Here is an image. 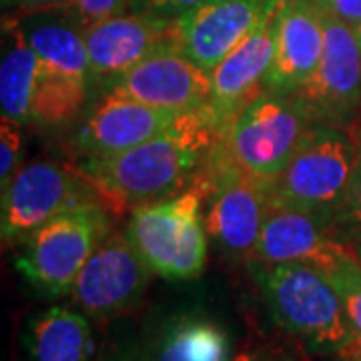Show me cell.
<instances>
[{"mask_svg": "<svg viewBox=\"0 0 361 361\" xmlns=\"http://www.w3.org/2000/svg\"><path fill=\"white\" fill-rule=\"evenodd\" d=\"M211 109L180 113L157 137L111 155H85L77 167L111 213H127L185 191L201 173L217 139Z\"/></svg>", "mask_w": 361, "mask_h": 361, "instance_id": "6da1fadb", "label": "cell"}, {"mask_svg": "<svg viewBox=\"0 0 361 361\" xmlns=\"http://www.w3.org/2000/svg\"><path fill=\"white\" fill-rule=\"evenodd\" d=\"M249 269L273 319L285 331L337 355L357 339L336 285L319 265L249 259Z\"/></svg>", "mask_w": 361, "mask_h": 361, "instance_id": "7a4b0ae2", "label": "cell"}, {"mask_svg": "<svg viewBox=\"0 0 361 361\" xmlns=\"http://www.w3.org/2000/svg\"><path fill=\"white\" fill-rule=\"evenodd\" d=\"M203 203L205 180L199 173L179 195L130 211L127 237L151 273L167 281H193L205 271L209 233L201 217Z\"/></svg>", "mask_w": 361, "mask_h": 361, "instance_id": "3957f363", "label": "cell"}, {"mask_svg": "<svg viewBox=\"0 0 361 361\" xmlns=\"http://www.w3.org/2000/svg\"><path fill=\"white\" fill-rule=\"evenodd\" d=\"M355 165L349 129L313 123L287 167L269 183L273 201L301 207L339 225Z\"/></svg>", "mask_w": 361, "mask_h": 361, "instance_id": "277c9868", "label": "cell"}, {"mask_svg": "<svg viewBox=\"0 0 361 361\" xmlns=\"http://www.w3.org/2000/svg\"><path fill=\"white\" fill-rule=\"evenodd\" d=\"M109 233L111 211L103 203L80 205L32 233L14 265L26 283L42 295H71L80 269Z\"/></svg>", "mask_w": 361, "mask_h": 361, "instance_id": "5b68a950", "label": "cell"}, {"mask_svg": "<svg viewBox=\"0 0 361 361\" xmlns=\"http://www.w3.org/2000/svg\"><path fill=\"white\" fill-rule=\"evenodd\" d=\"M311 125L301 94L261 90L217 137L247 173L271 183L287 167Z\"/></svg>", "mask_w": 361, "mask_h": 361, "instance_id": "8992f818", "label": "cell"}, {"mask_svg": "<svg viewBox=\"0 0 361 361\" xmlns=\"http://www.w3.org/2000/svg\"><path fill=\"white\" fill-rule=\"evenodd\" d=\"M201 173L209 237L229 255L251 257L271 205L269 183L247 173L219 137Z\"/></svg>", "mask_w": 361, "mask_h": 361, "instance_id": "52a82bcc", "label": "cell"}, {"mask_svg": "<svg viewBox=\"0 0 361 361\" xmlns=\"http://www.w3.org/2000/svg\"><path fill=\"white\" fill-rule=\"evenodd\" d=\"M90 203L104 205L97 187L77 165L66 167L51 161L25 165L2 189V241L25 243L44 223L65 211Z\"/></svg>", "mask_w": 361, "mask_h": 361, "instance_id": "ba28073f", "label": "cell"}, {"mask_svg": "<svg viewBox=\"0 0 361 361\" xmlns=\"http://www.w3.org/2000/svg\"><path fill=\"white\" fill-rule=\"evenodd\" d=\"M323 52L310 82L299 90L313 123L348 129L361 104V49L353 25L323 13Z\"/></svg>", "mask_w": 361, "mask_h": 361, "instance_id": "9c48e42d", "label": "cell"}, {"mask_svg": "<svg viewBox=\"0 0 361 361\" xmlns=\"http://www.w3.org/2000/svg\"><path fill=\"white\" fill-rule=\"evenodd\" d=\"M151 269L129 241L127 233L111 231L92 251L71 291L82 313L94 319H113L130 311L149 283Z\"/></svg>", "mask_w": 361, "mask_h": 361, "instance_id": "30bf717a", "label": "cell"}, {"mask_svg": "<svg viewBox=\"0 0 361 361\" xmlns=\"http://www.w3.org/2000/svg\"><path fill=\"white\" fill-rule=\"evenodd\" d=\"M279 4L281 0H205L173 20V42L211 73Z\"/></svg>", "mask_w": 361, "mask_h": 361, "instance_id": "8fae6325", "label": "cell"}, {"mask_svg": "<svg viewBox=\"0 0 361 361\" xmlns=\"http://www.w3.org/2000/svg\"><path fill=\"white\" fill-rule=\"evenodd\" d=\"M173 40V20L129 11L85 26L90 66V103L145 56Z\"/></svg>", "mask_w": 361, "mask_h": 361, "instance_id": "7c38bea8", "label": "cell"}, {"mask_svg": "<svg viewBox=\"0 0 361 361\" xmlns=\"http://www.w3.org/2000/svg\"><path fill=\"white\" fill-rule=\"evenodd\" d=\"M111 89L157 109L189 113L211 103V73L171 40L127 71Z\"/></svg>", "mask_w": 361, "mask_h": 361, "instance_id": "4fadbf2b", "label": "cell"}, {"mask_svg": "<svg viewBox=\"0 0 361 361\" xmlns=\"http://www.w3.org/2000/svg\"><path fill=\"white\" fill-rule=\"evenodd\" d=\"M348 245L337 223L307 209L271 199L267 217L249 259L261 263L305 261L327 269Z\"/></svg>", "mask_w": 361, "mask_h": 361, "instance_id": "5bb4252c", "label": "cell"}, {"mask_svg": "<svg viewBox=\"0 0 361 361\" xmlns=\"http://www.w3.org/2000/svg\"><path fill=\"white\" fill-rule=\"evenodd\" d=\"M179 115L139 103L111 89L90 103L77 130L75 147L80 157L127 151L157 137Z\"/></svg>", "mask_w": 361, "mask_h": 361, "instance_id": "9a60e30c", "label": "cell"}, {"mask_svg": "<svg viewBox=\"0 0 361 361\" xmlns=\"http://www.w3.org/2000/svg\"><path fill=\"white\" fill-rule=\"evenodd\" d=\"M323 52L322 11L313 0H281L275 13V54L263 89L295 94L310 82Z\"/></svg>", "mask_w": 361, "mask_h": 361, "instance_id": "2e32d148", "label": "cell"}, {"mask_svg": "<svg viewBox=\"0 0 361 361\" xmlns=\"http://www.w3.org/2000/svg\"><path fill=\"white\" fill-rule=\"evenodd\" d=\"M277 13V11H275ZM275 13L211 71L209 109L223 130L263 89L275 54Z\"/></svg>", "mask_w": 361, "mask_h": 361, "instance_id": "e0dca14e", "label": "cell"}, {"mask_svg": "<svg viewBox=\"0 0 361 361\" xmlns=\"http://www.w3.org/2000/svg\"><path fill=\"white\" fill-rule=\"evenodd\" d=\"M25 39L39 56L47 73L75 78L90 89V66L85 26L68 6L16 14Z\"/></svg>", "mask_w": 361, "mask_h": 361, "instance_id": "ac0fdd59", "label": "cell"}, {"mask_svg": "<svg viewBox=\"0 0 361 361\" xmlns=\"http://www.w3.org/2000/svg\"><path fill=\"white\" fill-rule=\"evenodd\" d=\"M39 56L25 39L16 16L2 20L0 106L2 118L25 127L30 123V104L40 77Z\"/></svg>", "mask_w": 361, "mask_h": 361, "instance_id": "d6986e66", "label": "cell"}, {"mask_svg": "<svg viewBox=\"0 0 361 361\" xmlns=\"http://www.w3.org/2000/svg\"><path fill=\"white\" fill-rule=\"evenodd\" d=\"M25 345L30 361H89L92 329L82 311L54 305L30 319Z\"/></svg>", "mask_w": 361, "mask_h": 361, "instance_id": "ffe728a7", "label": "cell"}, {"mask_svg": "<svg viewBox=\"0 0 361 361\" xmlns=\"http://www.w3.org/2000/svg\"><path fill=\"white\" fill-rule=\"evenodd\" d=\"M225 329L197 313L171 317L145 361H231Z\"/></svg>", "mask_w": 361, "mask_h": 361, "instance_id": "44dd1931", "label": "cell"}, {"mask_svg": "<svg viewBox=\"0 0 361 361\" xmlns=\"http://www.w3.org/2000/svg\"><path fill=\"white\" fill-rule=\"evenodd\" d=\"M89 106V85L63 75L40 71L30 104V123L44 129H59L71 125Z\"/></svg>", "mask_w": 361, "mask_h": 361, "instance_id": "7402d4cb", "label": "cell"}, {"mask_svg": "<svg viewBox=\"0 0 361 361\" xmlns=\"http://www.w3.org/2000/svg\"><path fill=\"white\" fill-rule=\"evenodd\" d=\"M325 273L336 285L337 293L343 301V307L348 311L349 322L355 329V336L361 339V261L353 253L351 245L345 247L329 263Z\"/></svg>", "mask_w": 361, "mask_h": 361, "instance_id": "603a6c76", "label": "cell"}, {"mask_svg": "<svg viewBox=\"0 0 361 361\" xmlns=\"http://www.w3.org/2000/svg\"><path fill=\"white\" fill-rule=\"evenodd\" d=\"M348 129L355 142V165H353V175L349 183L345 209L339 221V229H341L343 239L348 243H353L361 239V123L353 121Z\"/></svg>", "mask_w": 361, "mask_h": 361, "instance_id": "cb8c5ba5", "label": "cell"}, {"mask_svg": "<svg viewBox=\"0 0 361 361\" xmlns=\"http://www.w3.org/2000/svg\"><path fill=\"white\" fill-rule=\"evenodd\" d=\"M20 151H23V135L20 125L8 118L0 123V185L2 189L11 183L18 165H20Z\"/></svg>", "mask_w": 361, "mask_h": 361, "instance_id": "d4e9b609", "label": "cell"}, {"mask_svg": "<svg viewBox=\"0 0 361 361\" xmlns=\"http://www.w3.org/2000/svg\"><path fill=\"white\" fill-rule=\"evenodd\" d=\"M135 2L137 0H71V4L66 6L77 16L80 25L89 26L116 14L129 13L135 8Z\"/></svg>", "mask_w": 361, "mask_h": 361, "instance_id": "484cf974", "label": "cell"}, {"mask_svg": "<svg viewBox=\"0 0 361 361\" xmlns=\"http://www.w3.org/2000/svg\"><path fill=\"white\" fill-rule=\"evenodd\" d=\"M205 0H137L133 11H141V13L155 14L161 18L175 20L180 14L193 11L195 6H199Z\"/></svg>", "mask_w": 361, "mask_h": 361, "instance_id": "4316f807", "label": "cell"}, {"mask_svg": "<svg viewBox=\"0 0 361 361\" xmlns=\"http://www.w3.org/2000/svg\"><path fill=\"white\" fill-rule=\"evenodd\" d=\"M313 4L348 25L361 23V0H313Z\"/></svg>", "mask_w": 361, "mask_h": 361, "instance_id": "83f0119b", "label": "cell"}, {"mask_svg": "<svg viewBox=\"0 0 361 361\" xmlns=\"http://www.w3.org/2000/svg\"><path fill=\"white\" fill-rule=\"evenodd\" d=\"M4 6L16 8L18 14L35 13V11H47V8H56V6H66L71 0H2Z\"/></svg>", "mask_w": 361, "mask_h": 361, "instance_id": "f1b7e54d", "label": "cell"}, {"mask_svg": "<svg viewBox=\"0 0 361 361\" xmlns=\"http://www.w3.org/2000/svg\"><path fill=\"white\" fill-rule=\"evenodd\" d=\"M339 357L343 361H361V339L351 341L348 348L339 353Z\"/></svg>", "mask_w": 361, "mask_h": 361, "instance_id": "f546056e", "label": "cell"}, {"mask_svg": "<svg viewBox=\"0 0 361 361\" xmlns=\"http://www.w3.org/2000/svg\"><path fill=\"white\" fill-rule=\"evenodd\" d=\"M104 361H145V353L137 351V349H129V351H123V353H116L113 357Z\"/></svg>", "mask_w": 361, "mask_h": 361, "instance_id": "4dcf8cb0", "label": "cell"}, {"mask_svg": "<svg viewBox=\"0 0 361 361\" xmlns=\"http://www.w3.org/2000/svg\"><path fill=\"white\" fill-rule=\"evenodd\" d=\"M351 245V249H353V253L357 255V259L361 261V239L360 241H353V243H349Z\"/></svg>", "mask_w": 361, "mask_h": 361, "instance_id": "1f68e13d", "label": "cell"}, {"mask_svg": "<svg viewBox=\"0 0 361 361\" xmlns=\"http://www.w3.org/2000/svg\"><path fill=\"white\" fill-rule=\"evenodd\" d=\"M353 30H355V37H357V42H360V49H361V23L360 25H353Z\"/></svg>", "mask_w": 361, "mask_h": 361, "instance_id": "d6a6232c", "label": "cell"}, {"mask_svg": "<svg viewBox=\"0 0 361 361\" xmlns=\"http://www.w3.org/2000/svg\"><path fill=\"white\" fill-rule=\"evenodd\" d=\"M231 361H255V360H253L251 355H245V353H241V355H237V357H235V360H231Z\"/></svg>", "mask_w": 361, "mask_h": 361, "instance_id": "836d02e7", "label": "cell"}, {"mask_svg": "<svg viewBox=\"0 0 361 361\" xmlns=\"http://www.w3.org/2000/svg\"><path fill=\"white\" fill-rule=\"evenodd\" d=\"M355 121H360L361 123V104H360V111H357V118H355Z\"/></svg>", "mask_w": 361, "mask_h": 361, "instance_id": "e575fe53", "label": "cell"}]
</instances>
